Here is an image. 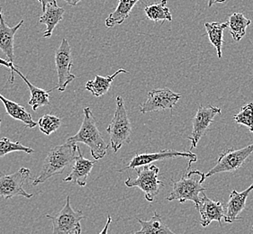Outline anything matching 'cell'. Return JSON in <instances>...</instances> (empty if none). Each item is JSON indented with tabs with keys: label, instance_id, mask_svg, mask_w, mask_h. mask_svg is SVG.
I'll use <instances>...</instances> for the list:
<instances>
[{
	"label": "cell",
	"instance_id": "obj_1",
	"mask_svg": "<svg viewBox=\"0 0 253 234\" xmlns=\"http://www.w3.org/2000/svg\"><path fill=\"white\" fill-rule=\"evenodd\" d=\"M77 143H68L51 148L43 160L39 175L33 181V186L44 183L49 178L63 173L74 162L78 153Z\"/></svg>",
	"mask_w": 253,
	"mask_h": 234
},
{
	"label": "cell",
	"instance_id": "obj_2",
	"mask_svg": "<svg viewBox=\"0 0 253 234\" xmlns=\"http://www.w3.org/2000/svg\"><path fill=\"white\" fill-rule=\"evenodd\" d=\"M84 118L81 129L75 135L68 138L67 142L71 143H84L89 148L95 160L104 158L107 154L108 145L96 126V120L93 117L90 107H84Z\"/></svg>",
	"mask_w": 253,
	"mask_h": 234
},
{
	"label": "cell",
	"instance_id": "obj_3",
	"mask_svg": "<svg viewBox=\"0 0 253 234\" xmlns=\"http://www.w3.org/2000/svg\"><path fill=\"white\" fill-rule=\"evenodd\" d=\"M207 179L206 174L200 170H189L187 174L182 176L178 181H174L172 191L168 196L169 201L177 200L180 203H185L187 200L198 204L200 195L205 192L207 189L204 188L202 184Z\"/></svg>",
	"mask_w": 253,
	"mask_h": 234
},
{
	"label": "cell",
	"instance_id": "obj_4",
	"mask_svg": "<svg viewBox=\"0 0 253 234\" xmlns=\"http://www.w3.org/2000/svg\"><path fill=\"white\" fill-rule=\"evenodd\" d=\"M110 137V144L114 153H117L125 143L130 142L132 134V123L128 117L124 98L117 97V108L115 115L107 128Z\"/></svg>",
	"mask_w": 253,
	"mask_h": 234
},
{
	"label": "cell",
	"instance_id": "obj_5",
	"mask_svg": "<svg viewBox=\"0 0 253 234\" xmlns=\"http://www.w3.org/2000/svg\"><path fill=\"white\" fill-rule=\"evenodd\" d=\"M137 178H128L125 181L128 188H138L141 189L145 195V198L148 202L152 203L164 183L158 179L160 168L155 165H144L137 168Z\"/></svg>",
	"mask_w": 253,
	"mask_h": 234
},
{
	"label": "cell",
	"instance_id": "obj_6",
	"mask_svg": "<svg viewBox=\"0 0 253 234\" xmlns=\"http://www.w3.org/2000/svg\"><path fill=\"white\" fill-rule=\"evenodd\" d=\"M46 217L51 220L52 233L54 234H81V221L86 218L82 211H75L71 204V197L68 195L63 208L55 216L47 214Z\"/></svg>",
	"mask_w": 253,
	"mask_h": 234
},
{
	"label": "cell",
	"instance_id": "obj_7",
	"mask_svg": "<svg viewBox=\"0 0 253 234\" xmlns=\"http://www.w3.org/2000/svg\"><path fill=\"white\" fill-rule=\"evenodd\" d=\"M253 153V143L246 147L236 150L230 148L220 154L217 162L206 174L207 178L222 172H233L243 166Z\"/></svg>",
	"mask_w": 253,
	"mask_h": 234
},
{
	"label": "cell",
	"instance_id": "obj_8",
	"mask_svg": "<svg viewBox=\"0 0 253 234\" xmlns=\"http://www.w3.org/2000/svg\"><path fill=\"white\" fill-rule=\"evenodd\" d=\"M54 61L58 74V85L56 86L55 89L64 92L68 85L76 79V76L71 72L73 66L71 47L65 38L61 40V44L56 50Z\"/></svg>",
	"mask_w": 253,
	"mask_h": 234
},
{
	"label": "cell",
	"instance_id": "obj_9",
	"mask_svg": "<svg viewBox=\"0 0 253 234\" xmlns=\"http://www.w3.org/2000/svg\"><path fill=\"white\" fill-rule=\"evenodd\" d=\"M31 170L27 168H21L10 175H0V197L10 199L15 196H23L30 199L33 194L27 193L24 189V184L30 178Z\"/></svg>",
	"mask_w": 253,
	"mask_h": 234
},
{
	"label": "cell",
	"instance_id": "obj_10",
	"mask_svg": "<svg viewBox=\"0 0 253 234\" xmlns=\"http://www.w3.org/2000/svg\"><path fill=\"white\" fill-rule=\"evenodd\" d=\"M181 95L173 92L169 88L152 89L148 93L146 102L141 105L142 114L149 112H160L164 110H173Z\"/></svg>",
	"mask_w": 253,
	"mask_h": 234
},
{
	"label": "cell",
	"instance_id": "obj_11",
	"mask_svg": "<svg viewBox=\"0 0 253 234\" xmlns=\"http://www.w3.org/2000/svg\"><path fill=\"white\" fill-rule=\"evenodd\" d=\"M177 157L188 158L187 169H190V166H191L192 163L198 161V156L195 153H190V152H183L182 153V152H177V151L163 150V151L159 152V153L136 154L123 170L134 169V168L142 167L144 165H149V164L154 162V161L169 159V158H177ZM123 170H120V171H123Z\"/></svg>",
	"mask_w": 253,
	"mask_h": 234
},
{
	"label": "cell",
	"instance_id": "obj_12",
	"mask_svg": "<svg viewBox=\"0 0 253 234\" xmlns=\"http://www.w3.org/2000/svg\"><path fill=\"white\" fill-rule=\"evenodd\" d=\"M221 108L208 105L204 107L202 105L198 106V112L192 119L193 130L191 136L187 139L191 141V148L195 149L198 145L199 140L210 127L211 123L213 122V118L216 115H221Z\"/></svg>",
	"mask_w": 253,
	"mask_h": 234
},
{
	"label": "cell",
	"instance_id": "obj_13",
	"mask_svg": "<svg viewBox=\"0 0 253 234\" xmlns=\"http://www.w3.org/2000/svg\"><path fill=\"white\" fill-rule=\"evenodd\" d=\"M195 206L201 215L200 224L203 227H208L213 221H216L222 226V221L225 216V210L221 202L208 198V195L203 192L200 195L198 204Z\"/></svg>",
	"mask_w": 253,
	"mask_h": 234
},
{
	"label": "cell",
	"instance_id": "obj_14",
	"mask_svg": "<svg viewBox=\"0 0 253 234\" xmlns=\"http://www.w3.org/2000/svg\"><path fill=\"white\" fill-rule=\"evenodd\" d=\"M96 162L90 159L84 158L80 147L78 148V154L74 160V165L72 166L71 173L63 179L64 182H72L77 184L80 187H85L87 178L94 168Z\"/></svg>",
	"mask_w": 253,
	"mask_h": 234
},
{
	"label": "cell",
	"instance_id": "obj_15",
	"mask_svg": "<svg viewBox=\"0 0 253 234\" xmlns=\"http://www.w3.org/2000/svg\"><path fill=\"white\" fill-rule=\"evenodd\" d=\"M24 20H21L16 26L10 27L5 23L2 7H0V50L7 57V60L14 62V41L16 32L19 30L24 24Z\"/></svg>",
	"mask_w": 253,
	"mask_h": 234
},
{
	"label": "cell",
	"instance_id": "obj_16",
	"mask_svg": "<svg viewBox=\"0 0 253 234\" xmlns=\"http://www.w3.org/2000/svg\"><path fill=\"white\" fill-rule=\"evenodd\" d=\"M252 191H253V182L248 189L241 193L235 189L232 191L229 196V201L225 209V216L223 219L226 224H232L235 220H242L239 214L246 207V200Z\"/></svg>",
	"mask_w": 253,
	"mask_h": 234
},
{
	"label": "cell",
	"instance_id": "obj_17",
	"mask_svg": "<svg viewBox=\"0 0 253 234\" xmlns=\"http://www.w3.org/2000/svg\"><path fill=\"white\" fill-rule=\"evenodd\" d=\"M65 9L57 5V1L54 0L49 3L46 6V10L41 15L39 22L41 24H44L46 30L43 34V38H50L52 36L53 30L56 26L63 19Z\"/></svg>",
	"mask_w": 253,
	"mask_h": 234
},
{
	"label": "cell",
	"instance_id": "obj_18",
	"mask_svg": "<svg viewBox=\"0 0 253 234\" xmlns=\"http://www.w3.org/2000/svg\"><path fill=\"white\" fill-rule=\"evenodd\" d=\"M15 72L20 76L21 78L25 81L27 87L29 88L30 91L31 98L28 101V105L32 107L34 111H36L39 107H44V106H50V92L55 89V87H53L51 90H45L43 88L36 87L35 85H33L27 78L26 76L19 72L16 68H15Z\"/></svg>",
	"mask_w": 253,
	"mask_h": 234
},
{
	"label": "cell",
	"instance_id": "obj_19",
	"mask_svg": "<svg viewBox=\"0 0 253 234\" xmlns=\"http://www.w3.org/2000/svg\"><path fill=\"white\" fill-rule=\"evenodd\" d=\"M122 73L127 74L128 72L124 69H119L117 72L109 76L102 77L96 75L94 80H89V81L86 82V89L90 92L94 97H102L109 91L115 78Z\"/></svg>",
	"mask_w": 253,
	"mask_h": 234
},
{
	"label": "cell",
	"instance_id": "obj_20",
	"mask_svg": "<svg viewBox=\"0 0 253 234\" xmlns=\"http://www.w3.org/2000/svg\"><path fill=\"white\" fill-rule=\"evenodd\" d=\"M139 1L141 0H118V5L116 10L112 12L106 19V26L114 27L122 25L129 17L132 8Z\"/></svg>",
	"mask_w": 253,
	"mask_h": 234
},
{
	"label": "cell",
	"instance_id": "obj_21",
	"mask_svg": "<svg viewBox=\"0 0 253 234\" xmlns=\"http://www.w3.org/2000/svg\"><path fill=\"white\" fill-rule=\"evenodd\" d=\"M0 101L3 103L6 114L9 115L12 118L24 122L28 128L36 127V122L33 120L32 116L26 111L25 107H22L17 103L11 101L9 99L5 98L1 94H0Z\"/></svg>",
	"mask_w": 253,
	"mask_h": 234
},
{
	"label": "cell",
	"instance_id": "obj_22",
	"mask_svg": "<svg viewBox=\"0 0 253 234\" xmlns=\"http://www.w3.org/2000/svg\"><path fill=\"white\" fill-rule=\"evenodd\" d=\"M138 223L141 224V229L135 232V234H173L174 232L169 228L167 224L162 220V216L154 212V215L149 221L136 219Z\"/></svg>",
	"mask_w": 253,
	"mask_h": 234
},
{
	"label": "cell",
	"instance_id": "obj_23",
	"mask_svg": "<svg viewBox=\"0 0 253 234\" xmlns=\"http://www.w3.org/2000/svg\"><path fill=\"white\" fill-rule=\"evenodd\" d=\"M205 27L207 30L209 41L212 45L216 49L217 56L219 59L222 58V47L223 44V31L228 27L227 23H206Z\"/></svg>",
	"mask_w": 253,
	"mask_h": 234
},
{
	"label": "cell",
	"instance_id": "obj_24",
	"mask_svg": "<svg viewBox=\"0 0 253 234\" xmlns=\"http://www.w3.org/2000/svg\"><path fill=\"white\" fill-rule=\"evenodd\" d=\"M252 21L246 18L242 13H233L229 17L228 27L230 28V34L235 41H240L246 35V29Z\"/></svg>",
	"mask_w": 253,
	"mask_h": 234
},
{
	"label": "cell",
	"instance_id": "obj_25",
	"mask_svg": "<svg viewBox=\"0 0 253 234\" xmlns=\"http://www.w3.org/2000/svg\"><path fill=\"white\" fill-rule=\"evenodd\" d=\"M167 1L168 0H161L159 3L145 6L144 13L147 18L153 22H171L172 15L167 6Z\"/></svg>",
	"mask_w": 253,
	"mask_h": 234
},
{
	"label": "cell",
	"instance_id": "obj_26",
	"mask_svg": "<svg viewBox=\"0 0 253 234\" xmlns=\"http://www.w3.org/2000/svg\"><path fill=\"white\" fill-rule=\"evenodd\" d=\"M15 152H23L26 154H32L35 151L30 147L23 145L19 142H12L8 138L3 137L0 139V158L7 155L8 153Z\"/></svg>",
	"mask_w": 253,
	"mask_h": 234
},
{
	"label": "cell",
	"instance_id": "obj_27",
	"mask_svg": "<svg viewBox=\"0 0 253 234\" xmlns=\"http://www.w3.org/2000/svg\"><path fill=\"white\" fill-rule=\"evenodd\" d=\"M61 125V118L50 114L42 116L38 121V126L41 132L45 135H51V133L58 131Z\"/></svg>",
	"mask_w": 253,
	"mask_h": 234
},
{
	"label": "cell",
	"instance_id": "obj_28",
	"mask_svg": "<svg viewBox=\"0 0 253 234\" xmlns=\"http://www.w3.org/2000/svg\"><path fill=\"white\" fill-rule=\"evenodd\" d=\"M236 123L243 124L253 133V103H250L242 107L240 112L233 117Z\"/></svg>",
	"mask_w": 253,
	"mask_h": 234
},
{
	"label": "cell",
	"instance_id": "obj_29",
	"mask_svg": "<svg viewBox=\"0 0 253 234\" xmlns=\"http://www.w3.org/2000/svg\"><path fill=\"white\" fill-rule=\"evenodd\" d=\"M0 65L5 66L10 71V78H9V83L13 84L15 82V68H18L14 64V62H11L8 60H4L0 58Z\"/></svg>",
	"mask_w": 253,
	"mask_h": 234
},
{
	"label": "cell",
	"instance_id": "obj_30",
	"mask_svg": "<svg viewBox=\"0 0 253 234\" xmlns=\"http://www.w3.org/2000/svg\"><path fill=\"white\" fill-rule=\"evenodd\" d=\"M39 2H40L41 5H42V12H44L46 10V6L47 5L49 4V3H51L52 1H54V0H38Z\"/></svg>",
	"mask_w": 253,
	"mask_h": 234
},
{
	"label": "cell",
	"instance_id": "obj_31",
	"mask_svg": "<svg viewBox=\"0 0 253 234\" xmlns=\"http://www.w3.org/2000/svg\"><path fill=\"white\" fill-rule=\"evenodd\" d=\"M226 0H208V7H212L215 4H222L224 3Z\"/></svg>",
	"mask_w": 253,
	"mask_h": 234
},
{
	"label": "cell",
	"instance_id": "obj_32",
	"mask_svg": "<svg viewBox=\"0 0 253 234\" xmlns=\"http://www.w3.org/2000/svg\"><path fill=\"white\" fill-rule=\"evenodd\" d=\"M111 216L108 215V216H107V224H106V227H105V229L102 230L101 232H100V234H107V230H108V227H109V224H111Z\"/></svg>",
	"mask_w": 253,
	"mask_h": 234
},
{
	"label": "cell",
	"instance_id": "obj_33",
	"mask_svg": "<svg viewBox=\"0 0 253 234\" xmlns=\"http://www.w3.org/2000/svg\"><path fill=\"white\" fill-rule=\"evenodd\" d=\"M70 5L72 6H76L78 4H80L82 0H64Z\"/></svg>",
	"mask_w": 253,
	"mask_h": 234
},
{
	"label": "cell",
	"instance_id": "obj_34",
	"mask_svg": "<svg viewBox=\"0 0 253 234\" xmlns=\"http://www.w3.org/2000/svg\"><path fill=\"white\" fill-rule=\"evenodd\" d=\"M252 233H253V227H252Z\"/></svg>",
	"mask_w": 253,
	"mask_h": 234
},
{
	"label": "cell",
	"instance_id": "obj_35",
	"mask_svg": "<svg viewBox=\"0 0 253 234\" xmlns=\"http://www.w3.org/2000/svg\"><path fill=\"white\" fill-rule=\"evenodd\" d=\"M1 122H2V121H1V119H0V126H1Z\"/></svg>",
	"mask_w": 253,
	"mask_h": 234
}]
</instances>
